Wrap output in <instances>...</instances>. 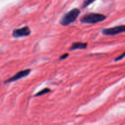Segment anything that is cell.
Instances as JSON below:
<instances>
[{"label":"cell","mask_w":125,"mask_h":125,"mask_svg":"<svg viewBox=\"0 0 125 125\" xmlns=\"http://www.w3.org/2000/svg\"><path fill=\"white\" fill-rule=\"evenodd\" d=\"M106 16L103 14L97 13H90L83 15L80 19V22L84 24H95L103 22Z\"/></svg>","instance_id":"obj_1"},{"label":"cell","mask_w":125,"mask_h":125,"mask_svg":"<svg viewBox=\"0 0 125 125\" xmlns=\"http://www.w3.org/2000/svg\"><path fill=\"white\" fill-rule=\"evenodd\" d=\"M80 13H81V11L79 9H77V8H75L72 10H70L61 18V20H60V24L64 26L71 24L76 20Z\"/></svg>","instance_id":"obj_2"},{"label":"cell","mask_w":125,"mask_h":125,"mask_svg":"<svg viewBox=\"0 0 125 125\" xmlns=\"http://www.w3.org/2000/svg\"><path fill=\"white\" fill-rule=\"evenodd\" d=\"M102 34L106 35H115L125 32V25H119L112 28H105L102 30Z\"/></svg>","instance_id":"obj_3"},{"label":"cell","mask_w":125,"mask_h":125,"mask_svg":"<svg viewBox=\"0 0 125 125\" xmlns=\"http://www.w3.org/2000/svg\"><path fill=\"white\" fill-rule=\"evenodd\" d=\"M31 29L28 26H24L20 29H14L12 32V36L15 38L29 36L31 34Z\"/></svg>","instance_id":"obj_4"},{"label":"cell","mask_w":125,"mask_h":125,"mask_svg":"<svg viewBox=\"0 0 125 125\" xmlns=\"http://www.w3.org/2000/svg\"><path fill=\"white\" fill-rule=\"evenodd\" d=\"M31 71V69H26L24 70L20 71H18V72L16 73L15 75H14L12 77H11L10 78L8 79V80L4 81V82L8 83V82H14V81L23 78H24L26 77V76H28V75L30 74Z\"/></svg>","instance_id":"obj_5"},{"label":"cell","mask_w":125,"mask_h":125,"mask_svg":"<svg viewBox=\"0 0 125 125\" xmlns=\"http://www.w3.org/2000/svg\"><path fill=\"white\" fill-rule=\"evenodd\" d=\"M87 47V43H82V42H75L73 43L69 48L70 51H74L76 49H86Z\"/></svg>","instance_id":"obj_6"},{"label":"cell","mask_w":125,"mask_h":125,"mask_svg":"<svg viewBox=\"0 0 125 125\" xmlns=\"http://www.w3.org/2000/svg\"><path fill=\"white\" fill-rule=\"evenodd\" d=\"M50 91H51V90L49 89V88H44V89H43V90H40V92H39L38 93H37V94L35 95V96H42V95H45V94H48V93H49Z\"/></svg>","instance_id":"obj_7"},{"label":"cell","mask_w":125,"mask_h":125,"mask_svg":"<svg viewBox=\"0 0 125 125\" xmlns=\"http://www.w3.org/2000/svg\"><path fill=\"white\" fill-rule=\"evenodd\" d=\"M96 0H84L82 4V8H85L86 7H87L88 6L90 5V4H92V3H94V1H95Z\"/></svg>","instance_id":"obj_8"},{"label":"cell","mask_w":125,"mask_h":125,"mask_svg":"<svg viewBox=\"0 0 125 125\" xmlns=\"http://www.w3.org/2000/svg\"><path fill=\"white\" fill-rule=\"evenodd\" d=\"M125 57V51L124 52V53H123V54H121V55H120V56H118V57H117L116 58H115V59H114V61H120V60H121V59H123Z\"/></svg>","instance_id":"obj_9"},{"label":"cell","mask_w":125,"mask_h":125,"mask_svg":"<svg viewBox=\"0 0 125 125\" xmlns=\"http://www.w3.org/2000/svg\"><path fill=\"white\" fill-rule=\"evenodd\" d=\"M69 56V54H68V53H65V54H64V55H62V56L60 57L59 59L60 60H63V59H65L66 58H67V57Z\"/></svg>","instance_id":"obj_10"}]
</instances>
